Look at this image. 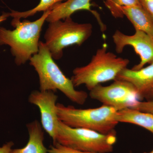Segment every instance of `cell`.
Listing matches in <instances>:
<instances>
[{
	"mask_svg": "<svg viewBox=\"0 0 153 153\" xmlns=\"http://www.w3.org/2000/svg\"><path fill=\"white\" fill-rule=\"evenodd\" d=\"M50 10L44 12L34 22L13 19L11 25L15 30L0 27V46L10 47L11 54L15 57L17 66L25 64L39 51V38L42 27L46 22Z\"/></svg>",
	"mask_w": 153,
	"mask_h": 153,
	"instance_id": "1",
	"label": "cell"
},
{
	"mask_svg": "<svg viewBox=\"0 0 153 153\" xmlns=\"http://www.w3.org/2000/svg\"><path fill=\"white\" fill-rule=\"evenodd\" d=\"M104 4L113 16L115 18L124 16L120 10L121 7L141 6L139 0H105Z\"/></svg>",
	"mask_w": 153,
	"mask_h": 153,
	"instance_id": "16",
	"label": "cell"
},
{
	"mask_svg": "<svg viewBox=\"0 0 153 153\" xmlns=\"http://www.w3.org/2000/svg\"><path fill=\"white\" fill-rule=\"evenodd\" d=\"M129 62L128 59L108 52L104 44L97 49L88 64L74 68L71 79L74 87L84 85L91 91L102 83L114 81L121 71L127 68Z\"/></svg>",
	"mask_w": 153,
	"mask_h": 153,
	"instance_id": "3",
	"label": "cell"
},
{
	"mask_svg": "<svg viewBox=\"0 0 153 153\" xmlns=\"http://www.w3.org/2000/svg\"><path fill=\"white\" fill-rule=\"evenodd\" d=\"M117 140L116 131L104 134L87 129L71 127L58 122L56 143L68 147L85 152L110 153L113 151Z\"/></svg>",
	"mask_w": 153,
	"mask_h": 153,
	"instance_id": "6",
	"label": "cell"
},
{
	"mask_svg": "<svg viewBox=\"0 0 153 153\" xmlns=\"http://www.w3.org/2000/svg\"><path fill=\"white\" fill-rule=\"evenodd\" d=\"M116 79L131 83L135 88L140 100H153V63L139 70L126 68L121 71Z\"/></svg>",
	"mask_w": 153,
	"mask_h": 153,
	"instance_id": "10",
	"label": "cell"
},
{
	"mask_svg": "<svg viewBox=\"0 0 153 153\" xmlns=\"http://www.w3.org/2000/svg\"><path fill=\"white\" fill-rule=\"evenodd\" d=\"M48 152L49 153H98L74 149L72 148L63 146L57 143L53 146L51 145L49 147Z\"/></svg>",
	"mask_w": 153,
	"mask_h": 153,
	"instance_id": "17",
	"label": "cell"
},
{
	"mask_svg": "<svg viewBox=\"0 0 153 153\" xmlns=\"http://www.w3.org/2000/svg\"><path fill=\"white\" fill-rule=\"evenodd\" d=\"M58 119L68 126L87 129L104 134L116 131L119 111L102 105L95 108L81 109L71 105H56Z\"/></svg>",
	"mask_w": 153,
	"mask_h": 153,
	"instance_id": "4",
	"label": "cell"
},
{
	"mask_svg": "<svg viewBox=\"0 0 153 153\" xmlns=\"http://www.w3.org/2000/svg\"><path fill=\"white\" fill-rule=\"evenodd\" d=\"M29 138L27 143L21 149H12L10 153H49L44 145L43 128L38 121L35 120L27 125Z\"/></svg>",
	"mask_w": 153,
	"mask_h": 153,
	"instance_id": "12",
	"label": "cell"
},
{
	"mask_svg": "<svg viewBox=\"0 0 153 153\" xmlns=\"http://www.w3.org/2000/svg\"><path fill=\"white\" fill-rule=\"evenodd\" d=\"M49 23L44 38L45 44L54 60L62 57L65 48L82 45L90 38L93 31L91 24L76 23L71 17Z\"/></svg>",
	"mask_w": 153,
	"mask_h": 153,
	"instance_id": "5",
	"label": "cell"
},
{
	"mask_svg": "<svg viewBox=\"0 0 153 153\" xmlns=\"http://www.w3.org/2000/svg\"><path fill=\"white\" fill-rule=\"evenodd\" d=\"M58 96L52 91L35 90L29 97V102L38 107L41 114V125L45 131L56 143L57 127L59 122L56 102Z\"/></svg>",
	"mask_w": 153,
	"mask_h": 153,
	"instance_id": "9",
	"label": "cell"
},
{
	"mask_svg": "<svg viewBox=\"0 0 153 153\" xmlns=\"http://www.w3.org/2000/svg\"><path fill=\"white\" fill-rule=\"evenodd\" d=\"M91 0H66L64 2L58 3L50 9L46 22H51L64 20L71 17L75 12L80 10L89 11L92 14L95 11L91 10Z\"/></svg>",
	"mask_w": 153,
	"mask_h": 153,
	"instance_id": "11",
	"label": "cell"
},
{
	"mask_svg": "<svg viewBox=\"0 0 153 153\" xmlns=\"http://www.w3.org/2000/svg\"><path fill=\"white\" fill-rule=\"evenodd\" d=\"M90 91L91 98L118 111L133 108L141 101L134 87L124 80L115 79L108 86L100 84Z\"/></svg>",
	"mask_w": 153,
	"mask_h": 153,
	"instance_id": "7",
	"label": "cell"
},
{
	"mask_svg": "<svg viewBox=\"0 0 153 153\" xmlns=\"http://www.w3.org/2000/svg\"><path fill=\"white\" fill-rule=\"evenodd\" d=\"M119 123L132 124L141 127L153 134V114L137 110L128 108L118 111Z\"/></svg>",
	"mask_w": 153,
	"mask_h": 153,
	"instance_id": "14",
	"label": "cell"
},
{
	"mask_svg": "<svg viewBox=\"0 0 153 153\" xmlns=\"http://www.w3.org/2000/svg\"><path fill=\"white\" fill-rule=\"evenodd\" d=\"M141 6L153 20V0H139Z\"/></svg>",
	"mask_w": 153,
	"mask_h": 153,
	"instance_id": "19",
	"label": "cell"
},
{
	"mask_svg": "<svg viewBox=\"0 0 153 153\" xmlns=\"http://www.w3.org/2000/svg\"><path fill=\"white\" fill-rule=\"evenodd\" d=\"M66 0H40L39 4L34 8L25 12H19L11 10L10 16L13 19L21 20L22 19H26L40 12H46L50 10L53 6L58 3Z\"/></svg>",
	"mask_w": 153,
	"mask_h": 153,
	"instance_id": "15",
	"label": "cell"
},
{
	"mask_svg": "<svg viewBox=\"0 0 153 153\" xmlns=\"http://www.w3.org/2000/svg\"><path fill=\"white\" fill-rule=\"evenodd\" d=\"M133 109L137 110L143 112H147L153 114V100L140 101Z\"/></svg>",
	"mask_w": 153,
	"mask_h": 153,
	"instance_id": "18",
	"label": "cell"
},
{
	"mask_svg": "<svg viewBox=\"0 0 153 153\" xmlns=\"http://www.w3.org/2000/svg\"><path fill=\"white\" fill-rule=\"evenodd\" d=\"M129 153H132V152H131H131H130Z\"/></svg>",
	"mask_w": 153,
	"mask_h": 153,
	"instance_id": "23",
	"label": "cell"
},
{
	"mask_svg": "<svg viewBox=\"0 0 153 153\" xmlns=\"http://www.w3.org/2000/svg\"><path fill=\"white\" fill-rule=\"evenodd\" d=\"M112 39L117 53L123 52L126 46H130L139 56L140 63L132 68L133 70H139L146 64L153 63V38L147 33L135 30L134 34L129 36L116 30Z\"/></svg>",
	"mask_w": 153,
	"mask_h": 153,
	"instance_id": "8",
	"label": "cell"
},
{
	"mask_svg": "<svg viewBox=\"0 0 153 153\" xmlns=\"http://www.w3.org/2000/svg\"><path fill=\"white\" fill-rule=\"evenodd\" d=\"M49 52L45 43L40 41L39 51L30 58V64L39 76L40 90L62 92L72 102L83 105L88 94L84 91L76 90L71 79L63 74Z\"/></svg>",
	"mask_w": 153,
	"mask_h": 153,
	"instance_id": "2",
	"label": "cell"
},
{
	"mask_svg": "<svg viewBox=\"0 0 153 153\" xmlns=\"http://www.w3.org/2000/svg\"><path fill=\"white\" fill-rule=\"evenodd\" d=\"M133 25L135 30L145 32L153 38V20L141 6L123 7L120 8Z\"/></svg>",
	"mask_w": 153,
	"mask_h": 153,
	"instance_id": "13",
	"label": "cell"
},
{
	"mask_svg": "<svg viewBox=\"0 0 153 153\" xmlns=\"http://www.w3.org/2000/svg\"><path fill=\"white\" fill-rule=\"evenodd\" d=\"M14 145V143L12 141L6 143L2 146L0 147V153H10Z\"/></svg>",
	"mask_w": 153,
	"mask_h": 153,
	"instance_id": "20",
	"label": "cell"
},
{
	"mask_svg": "<svg viewBox=\"0 0 153 153\" xmlns=\"http://www.w3.org/2000/svg\"><path fill=\"white\" fill-rule=\"evenodd\" d=\"M10 16V13L3 12L2 14L0 16V23L6 21Z\"/></svg>",
	"mask_w": 153,
	"mask_h": 153,
	"instance_id": "21",
	"label": "cell"
},
{
	"mask_svg": "<svg viewBox=\"0 0 153 153\" xmlns=\"http://www.w3.org/2000/svg\"><path fill=\"white\" fill-rule=\"evenodd\" d=\"M143 153H153V149L151 152H143Z\"/></svg>",
	"mask_w": 153,
	"mask_h": 153,
	"instance_id": "22",
	"label": "cell"
}]
</instances>
